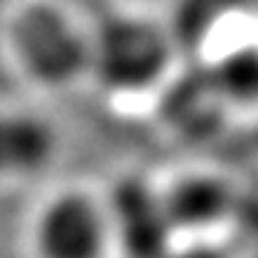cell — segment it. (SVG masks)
Instances as JSON below:
<instances>
[{
  "label": "cell",
  "mask_w": 258,
  "mask_h": 258,
  "mask_svg": "<svg viewBox=\"0 0 258 258\" xmlns=\"http://www.w3.org/2000/svg\"><path fill=\"white\" fill-rule=\"evenodd\" d=\"M101 241L103 227L98 212L78 198L52 207L40 224V247L49 258H95Z\"/></svg>",
  "instance_id": "cell-1"
},
{
  "label": "cell",
  "mask_w": 258,
  "mask_h": 258,
  "mask_svg": "<svg viewBox=\"0 0 258 258\" xmlns=\"http://www.w3.org/2000/svg\"><path fill=\"white\" fill-rule=\"evenodd\" d=\"M20 49H26L32 66L43 75L69 72L81 55L72 32L49 12H35L26 18V23H20Z\"/></svg>",
  "instance_id": "cell-2"
},
{
  "label": "cell",
  "mask_w": 258,
  "mask_h": 258,
  "mask_svg": "<svg viewBox=\"0 0 258 258\" xmlns=\"http://www.w3.org/2000/svg\"><path fill=\"white\" fill-rule=\"evenodd\" d=\"M101 63L112 81H147L164 63V46L144 29H118L101 43Z\"/></svg>",
  "instance_id": "cell-3"
},
{
  "label": "cell",
  "mask_w": 258,
  "mask_h": 258,
  "mask_svg": "<svg viewBox=\"0 0 258 258\" xmlns=\"http://www.w3.org/2000/svg\"><path fill=\"white\" fill-rule=\"evenodd\" d=\"M6 149H9V158L20 161L26 166L37 158H43V149H46V138L43 132L32 123H20V126H9L6 129Z\"/></svg>",
  "instance_id": "cell-4"
}]
</instances>
